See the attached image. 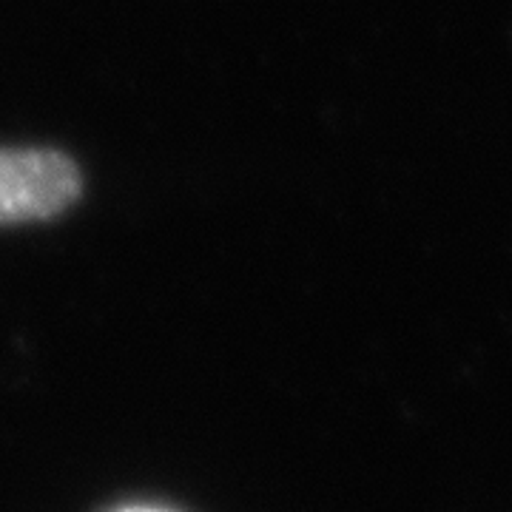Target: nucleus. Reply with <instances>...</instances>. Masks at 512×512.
<instances>
[{"mask_svg":"<svg viewBox=\"0 0 512 512\" xmlns=\"http://www.w3.org/2000/svg\"><path fill=\"white\" fill-rule=\"evenodd\" d=\"M83 191L80 168L52 148H0V225L52 220Z\"/></svg>","mask_w":512,"mask_h":512,"instance_id":"1","label":"nucleus"},{"mask_svg":"<svg viewBox=\"0 0 512 512\" xmlns=\"http://www.w3.org/2000/svg\"><path fill=\"white\" fill-rule=\"evenodd\" d=\"M117 512H168V510H160V507H123V510Z\"/></svg>","mask_w":512,"mask_h":512,"instance_id":"2","label":"nucleus"}]
</instances>
